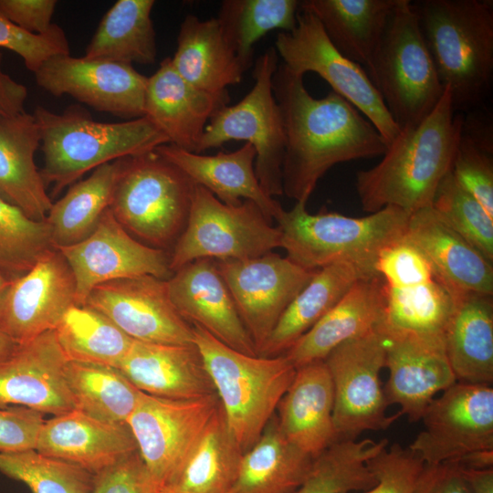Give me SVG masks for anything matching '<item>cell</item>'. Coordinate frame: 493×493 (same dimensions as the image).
<instances>
[{"label":"cell","mask_w":493,"mask_h":493,"mask_svg":"<svg viewBox=\"0 0 493 493\" xmlns=\"http://www.w3.org/2000/svg\"><path fill=\"white\" fill-rule=\"evenodd\" d=\"M68 361L118 368L133 340L87 305L70 307L54 330Z\"/></svg>","instance_id":"cell-42"},{"label":"cell","mask_w":493,"mask_h":493,"mask_svg":"<svg viewBox=\"0 0 493 493\" xmlns=\"http://www.w3.org/2000/svg\"><path fill=\"white\" fill-rule=\"evenodd\" d=\"M40 135L33 114L26 111L0 121V196L35 221H46L53 202L35 153Z\"/></svg>","instance_id":"cell-30"},{"label":"cell","mask_w":493,"mask_h":493,"mask_svg":"<svg viewBox=\"0 0 493 493\" xmlns=\"http://www.w3.org/2000/svg\"><path fill=\"white\" fill-rule=\"evenodd\" d=\"M12 279H13L12 278L8 277L7 275L0 271V302L5 291L9 288L12 282Z\"/></svg>","instance_id":"cell-59"},{"label":"cell","mask_w":493,"mask_h":493,"mask_svg":"<svg viewBox=\"0 0 493 493\" xmlns=\"http://www.w3.org/2000/svg\"><path fill=\"white\" fill-rule=\"evenodd\" d=\"M397 0H303L331 44L365 67L377 50Z\"/></svg>","instance_id":"cell-33"},{"label":"cell","mask_w":493,"mask_h":493,"mask_svg":"<svg viewBox=\"0 0 493 493\" xmlns=\"http://www.w3.org/2000/svg\"><path fill=\"white\" fill-rule=\"evenodd\" d=\"M153 0H118L105 13L85 49L86 58L132 65L153 64L157 56Z\"/></svg>","instance_id":"cell-37"},{"label":"cell","mask_w":493,"mask_h":493,"mask_svg":"<svg viewBox=\"0 0 493 493\" xmlns=\"http://www.w3.org/2000/svg\"><path fill=\"white\" fill-rule=\"evenodd\" d=\"M216 261L257 353L318 270L305 269L273 251L250 259Z\"/></svg>","instance_id":"cell-15"},{"label":"cell","mask_w":493,"mask_h":493,"mask_svg":"<svg viewBox=\"0 0 493 493\" xmlns=\"http://www.w3.org/2000/svg\"><path fill=\"white\" fill-rule=\"evenodd\" d=\"M334 395L333 424L338 440L356 439L365 431L387 429L402 414L388 415L381 372L385 342L380 326L333 349L323 360Z\"/></svg>","instance_id":"cell-12"},{"label":"cell","mask_w":493,"mask_h":493,"mask_svg":"<svg viewBox=\"0 0 493 493\" xmlns=\"http://www.w3.org/2000/svg\"><path fill=\"white\" fill-rule=\"evenodd\" d=\"M243 454L219 406L181 467L158 493H229Z\"/></svg>","instance_id":"cell-34"},{"label":"cell","mask_w":493,"mask_h":493,"mask_svg":"<svg viewBox=\"0 0 493 493\" xmlns=\"http://www.w3.org/2000/svg\"><path fill=\"white\" fill-rule=\"evenodd\" d=\"M384 332L424 336L444 335L454 304V293L437 278L408 286L384 284Z\"/></svg>","instance_id":"cell-40"},{"label":"cell","mask_w":493,"mask_h":493,"mask_svg":"<svg viewBox=\"0 0 493 493\" xmlns=\"http://www.w3.org/2000/svg\"><path fill=\"white\" fill-rule=\"evenodd\" d=\"M171 62L184 79L210 94L227 93V87L240 83L245 72L216 17L186 16Z\"/></svg>","instance_id":"cell-32"},{"label":"cell","mask_w":493,"mask_h":493,"mask_svg":"<svg viewBox=\"0 0 493 493\" xmlns=\"http://www.w3.org/2000/svg\"><path fill=\"white\" fill-rule=\"evenodd\" d=\"M252 201L227 205L194 187L186 226L170 254L173 272L200 258L245 260L281 246V232Z\"/></svg>","instance_id":"cell-9"},{"label":"cell","mask_w":493,"mask_h":493,"mask_svg":"<svg viewBox=\"0 0 493 493\" xmlns=\"http://www.w3.org/2000/svg\"><path fill=\"white\" fill-rule=\"evenodd\" d=\"M138 451L94 476L92 493H158Z\"/></svg>","instance_id":"cell-51"},{"label":"cell","mask_w":493,"mask_h":493,"mask_svg":"<svg viewBox=\"0 0 493 493\" xmlns=\"http://www.w3.org/2000/svg\"><path fill=\"white\" fill-rule=\"evenodd\" d=\"M375 485L361 493H414L423 460L399 444L385 447L368 462Z\"/></svg>","instance_id":"cell-49"},{"label":"cell","mask_w":493,"mask_h":493,"mask_svg":"<svg viewBox=\"0 0 493 493\" xmlns=\"http://www.w3.org/2000/svg\"><path fill=\"white\" fill-rule=\"evenodd\" d=\"M299 0H225L217 15L223 35L245 72L254 64V46L268 32L292 31Z\"/></svg>","instance_id":"cell-43"},{"label":"cell","mask_w":493,"mask_h":493,"mask_svg":"<svg viewBox=\"0 0 493 493\" xmlns=\"http://www.w3.org/2000/svg\"><path fill=\"white\" fill-rule=\"evenodd\" d=\"M58 250L73 273L77 305H84L90 291L105 282L143 275L167 280L173 274L170 254L131 236L110 208L89 237Z\"/></svg>","instance_id":"cell-17"},{"label":"cell","mask_w":493,"mask_h":493,"mask_svg":"<svg viewBox=\"0 0 493 493\" xmlns=\"http://www.w3.org/2000/svg\"><path fill=\"white\" fill-rule=\"evenodd\" d=\"M118 369L136 388L150 395L194 399L215 393L194 344L133 341Z\"/></svg>","instance_id":"cell-27"},{"label":"cell","mask_w":493,"mask_h":493,"mask_svg":"<svg viewBox=\"0 0 493 493\" xmlns=\"http://www.w3.org/2000/svg\"><path fill=\"white\" fill-rule=\"evenodd\" d=\"M333 404V386L325 362L300 366L278 404V427L293 446L314 458L338 440Z\"/></svg>","instance_id":"cell-28"},{"label":"cell","mask_w":493,"mask_h":493,"mask_svg":"<svg viewBox=\"0 0 493 493\" xmlns=\"http://www.w3.org/2000/svg\"><path fill=\"white\" fill-rule=\"evenodd\" d=\"M388 446V440L340 439L312 459L294 493H351L372 488L375 477L367 462Z\"/></svg>","instance_id":"cell-41"},{"label":"cell","mask_w":493,"mask_h":493,"mask_svg":"<svg viewBox=\"0 0 493 493\" xmlns=\"http://www.w3.org/2000/svg\"><path fill=\"white\" fill-rule=\"evenodd\" d=\"M404 237L425 256L453 293L493 295V263L447 226L432 206L410 215Z\"/></svg>","instance_id":"cell-25"},{"label":"cell","mask_w":493,"mask_h":493,"mask_svg":"<svg viewBox=\"0 0 493 493\" xmlns=\"http://www.w3.org/2000/svg\"><path fill=\"white\" fill-rule=\"evenodd\" d=\"M445 346L456 382L492 385L493 295L454 293Z\"/></svg>","instance_id":"cell-31"},{"label":"cell","mask_w":493,"mask_h":493,"mask_svg":"<svg viewBox=\"0 0 493 493\" xmlns=\"http://www.w3.org/2000/svg\"><path fill=\"white\" fill-rule=\"evenodd\" d=\"M0 47L15 52L26 68L36 73L49 58L70 54L68 40L64 30L57 24L44 34H32L0 14Z\"/></svg>","instance_id":"cell-47"},{"label":"cell","mask_w":493,"mask_h":493,"mask_svg":"<svg viewBox=\"0 0 493 493\" xmlns=\"http://www.w3.org/2000/svg\"><path fill=\"white\" fill-rule=\"evenodd\" d=\"M0 472L23 482L31 493H92L94 476L36 449L0 453Z\"/></svg>","instance_id":"cell-44"},{"label":"cell","mask_w":493,"mask_h":493,"mask_svg":"<svg viewBox=\"0 0 493 493\" xmlns=\"http://www.w3.org/2000/svg\"><path fill=\"white\" fill-rule=\"evenodd\" d=\"M34 74L37 85L53 96L69 95L124 119L144 117L148 77L132 65L67 54L49 58Z\"/></svg>","instance_id":"cell-18"},{"label":"cell","mask_w":493,"mask_h":493,"mask_svg":"<svg viewBox=\"0 0 493 493\" xmlns=\"http://www.w3.org/2000/svg\"><path fill=\"white\" fill-rule=\"evenodd\" d=\"M118 161L112 215L144 245L173 248L186 226L195 184L155 150Z\"/></svg>","instance_id":"cell-7"},{"label":"cell","mask_w":493,"mask_h":493,"mask_svg":"<svg viewBox=\"0 0 493 493\" xmlns=\"http://www.w3.org/2000/svg\"><path fill=\"white\" fill-rule=\"evenodd\" d=\"M118 170V160L97 167L53 203L46 222L54 248L78 244L94 232L110 206Z\"/></svg>","instance_id":"cell-38"},{"label":"cell","mask_w":493,"mask_h":493,"mask_svg":"<svg viewBox=\"0 0 493 493\" xmlns=\"http://www.w3.org/2000/svg\"><path fill=\"white\" fill-rule=\"evenodd\" d=\"M167 283L173 304L187 322L234 350L257 355L215 259L189 262L175 270Z\"/></svg>","instance_id":"cell-22"},{"label":"cell","mask_w":493,"mask_h":493,"mask_svg":"<svg viewBox=\"0 0 493 493\" xmlns=\"http://www.w3.org/2000/svg\"><path fill=\"white\" fill-rule=\"evenodd\" d=\"M100 311L133 341L194 344L193 326L173 304L166 279L152 275L96 286L85 304Z\"/></svg>","instance_id":"cell-16"},{"label":"cell","mask_w":493,"mask_h":493,"mask_svg":"<svg viewBox=\"0 0 493 493\" xmlns=\"http://www.w3.org/2000/svg\"><path fill=\"white\" fill-rule=\"evenodd\" d=\"M414 493H472L461 467L456 462L425 465Z\"/></svg>","instance_id":"cell-54"},{"label":"cell","mask_w":493,"mask_h":493,"mask_svg":"<svg viewBox=\"0 0 493 493\" xmlns=\"http://www.w3.org/2000/svg\"><path fill=\"white\" fill-rule=\"evenodd\" d=\"M2 58L0 52V121L24 112L28 95L25 85L4 72Z\"/></svg>","instance_id":"cell-55"},{"label":"cell","mask_w":493,"mask_h":493,"mask_svg":"<svg viewBox=\"0 0 493 493\" xmlns=\"http://www.w3.org/2000/svg\"><path fill=\"white\" fill-rule=\"evenodd\" d=\"M375 272L390 287H408L434 279L430 263L421 250L404 236L379 253Z\"/></svg>","instance_id":"cell-50"},{"label":"cell","mask_w":493,"mask_h":493,"mask_svg":"<svg viewBox=\"0 0 493 493\" xmlns=\"http://www.w3.org/2000/svg\"><path fill=\"white\" fill-rule=\"evenodd\" d=\"M414 5L455 111L477 108L488 96L493 79V2L425 0Z\"/></svg>","instance_id":"cell-3"},{"label":"cell","mask_w":493,"mask_h":493,"mask_svg":"<svg viewBox=\"0 0 493 493\" xmlns=\"http://www.w3.org/2000/svg\"><path fill=\"white\" fill-rule=\"evenodd\" d=\"M381 331L385 342V367L389 371L384 387L387 402L399 405L400 412L410 422H417L436 395L456 383L444 335Z\"/></svg>","instance_id":"cell-20"},{"label":"cell","mask_w":493,"mask_h":493,"mask_svg":"<svg viewBox=\"0 0 493 493\" xmlns=\"http://www.w3.org/2000/svg\"><path fill=\"white\" fill-rule=\"evenodd\" d=\"M64 373L76 410L104 422L127 424L142 392L118 368L68 361Z\"/></svg>","instance_id":"cell-39"},{"label":"cell","mask_w":493,"mask_h":493,"mask_svg":"<svg viewBox=\"0 0 493 493\" xmlns=\"http://www.w3.org/2000/svg\"><path fill=\"white\" fill-rule=\"evenodd\" d=\"M275 49L283 64L303 75L314 72L352 104L376 128L389 144L400 127L388 111L381 95L362 66L342 55L330 41L318 18L299 6L297 25L279 32Z\"/></svg>","instance_id":"cell-11"},{"label":"cell","mask_w":493,"mask_h":493,"mask_svg":"<svg viewBox=\"0 0 493 493\" xmlns=\"http://www.w3.org/2000/svg\"><path fill=\"white\" fill-rule=\"evenodd\" d=\"M228 102V93L210 94L191 85L176 72L171 58H166L148 77L144 117L170 144L198 153L209 120Z\"/></svg>","instance_id":"cell-23"},{"label":"cell","mask_w":493,"mask_h":493,"mask_svg":"<svg viewBox=\"0 0 493 493\" xmlns=\"http://www.w3.org/2000/svg\"><path fill=\"white\" fill-rule=\"evenodd\" d=\"M366 68L400 129L425 118L445 90L415 5L409 0H397L381 43Z\"/></svg>","instance_id":"cell-8"},{"label":"cell","mask_w":493,"mask_h":493,"mask_svg":"<svg viewBox=\"0 0 493 493\" xmlns=\"http://www.w3.org/2000/svg\"><path fill=\"white\" fill-rule=\"evenodd\" d=\"M464 114L456 112L450 91L416 124L400 129L383 159L356 173V191L364 211L393 206L410 214L432 205L436 190L451 171Z\"/></svg>","instance_id":"cell-2"},{"label":"cell","mask_w":493,"mask_h":493,"mask_svg":"<svg viewBox=\"0 0 493 493\" xmlns=\"http://www.w3.org/2000/svg\"><path fill=\"white\" fill-rule=\"evenodd\" d=\"M17 343L0 330V362L8 358L16 349Z\"/></svg>","instance_id":"cell-58"},{"label":"cell","mask_w":493,"mask_h":493,"mask_svg":"<svg viewBox=\"0 0 493 493\" xmlns=\"http://www.w3.org/2000/svg\"><path fill=\"white\" fill-rule=\"evenodd\" d=\"M36 450L96 476L138 448L127 424L104 422L74 409L45 420Z\"/></svg>","instance_id":"cell-24"},{"label":"cell","mask_w":493,"mask_h":493,"mask_svg":"<svg viewBox=\"0 0 493 493\" xmlns=\"http://www.w3.org/2000/svg\"><path fill=\"white\" fill-rule=\"evenodd\" d=\"M76 304V284L57 248L46 252L25 274L15 278L0 302V330L17 344L54 330Z\"/></svg>","instance_id":"cell-19"},{"label":"cell","mask_w":493,"mask_h":493,"mask_svg":"<svg viewBox=\"0 0 493 493\" xmlns=\"http://www.w3.org/2000/svg\"><path fill=\"white\" fill-rule=\"evenodd\" d=\"M193 326L194 344L212 382L226 425L243 452L260 438L296 368L284 355H248Z\"/></svg>","instance_id":"cell-6"},{"label":"cell","mask_w":493,"mask_h":493,"mask_svg":"<svg viewBox=\"0 0 493 493\" xmlns=\"http://www.w3.org/2000/svg\"><path fill=\"white\" fill-rule=\"evenodd\" d=\"M431 206L447 226L493 263V218L456 182L451 171L439 184Z\"/></svg>","instance_id":"cell-46"},{"label":"cell","mask_w":493,"mask_h":493,"mask_svg":"<svg viewBox=\"0 0 493 493\" xmlns=\"http://www.w3.org/2000/svg\"><path fill=\"white\" fill-rule=\"evenodd\" d=\"M367 277L372 276H366L356 267L346 263L318 269L286 309L257 354L265 357L284 354L338 303L357 280Z\"/></svg>","instance_id":"cell-35"},{"label":"cell","mask_w":493,"mask_h":493,"mask_svg":"<svg viewBox=\"0 0 493 493\" xmlns=\"http://www.w3.org/2000/svg\"><path fill=\"white\" fill-rule=\"evenodd\" d=\"M462 133L482 149L493 152L492 124L488 112L476 110L464 115Z\"/></svg>","instance_id":"cell-56"},{"label":"cell","mask_w":493,"mask_h":493,"mask_svg":"<svg viewBox=\"0 0 493 493\" xmlns=\"http://www.w3.org/2000/svg\"><path fill=\"white\" fill-rule=\"evenodd\" d=\"M56 0H0V14L32 34L47 32L54 23Z\"/></svg>","instance_id":"cell-53"},{"label":"cell","mask_w":493,"mask_h":493,"mask_svg":"<svg viewBox=\"0 0 493 493\" xmlns=\"http://www.w3.org/2000/svg\"><path fill=\"white\" fill-rule=\"evenodd\" d=\"M384 282L379 276L362 278L284 355L297 369L323 361L341 343L376 330L383 322Z\"/></svg>","instance_id":"cell-29"},{"label":"cell","mask_w":493,"mask_h":493,"mask_svg":"<svg viewBox=\"0 0 493 493\" xmlns=\"http://www.w3.org/2000/svg\"><path fill=\"white\" fill-rule=\"evenodd\" d=\"M219 406L216 393L169 399L142 392L127 425L159 488L181 467Z\"/></svg>","instance_id":"cell-13"},{"label":"cell","mask_w":493,"mask_h":493,"mask_svg":"<svg viewBox=\"0 0 493 493\" xmlns=\"http://www.w3.org/2000/svg\"><path fill=\"white\" fill-rule=\"evenodd\" d=\"M67 362L54 330L18 344L0 362V407L25 406L53 416L74 410Z\"/></svg>","instance_id":"cell-21"},{"label":"cell","mask_w":493,"mask_h":493,"mask_svg":"<svg viewBox=\"0 0 493 493\" xmlns=\"http://www.w3.org/2000/svg\"><path fill=\"white\" fill-rule=\"evenodd\" d=\"M54 248L46 221H35L0 196V271L15 278Z\"/></svg>","instance_id":"cell-45"},{"label":"cell","mask_w":493,"mask_h":493,"mask_svg":"<svg viewBox=\"0 0 493 493\" xmlns=\"http://www.w3.org/2000/svg\"><path fill=\"white\" fill-rule=\"evenodd\" d=\"M461 470L472 493H493V467L485 469L461 467Z\"/></svg>","instance_id":"cell-57"},{"label":"cell","mask_w":493,"mask_h":493,"mask_svg":"<svg viewBox=\"0 0 493 493\" xmlns=\"http://www.w3.org/2000/svg\"><path fill=\"white\" fill-rule=\"evenodd\" d=\"M306 205L296 202L276 220L286 257L309 270L351 264L366 276L378 275L374 265L379 253L404 236L411 215L386 206L363 217H351L325 210L309 214Z\"/></svg>","instance_id":"cell-5"},{"label":"cell","mask_w":493,"mask_h":493,"mask_svg":"<svg viewBox=\"0 0 493 493\" xmlns=\"http://www.w3.org/2000/svg\"><path fill=\"white\" fill-rule=\"evenodd\" d=\"M33 115L44 154L40 173L46 186H52V194L102 164L169 143L146 117L101 122L74 105L61 113L37 106Z\"/></svg>","instance_id":"cell-4"},{"label":"cell","mask_w":493,"mask_h":493,"mask_svg":"<svg viewBox=\"0 0 493 493\" xmlns=\"http://www.w3.org/2000/svg\"><path fill=\"white\" fill-rule=\"evenodd\" d=\"M312 459L284 436L272 418L260 438L244 452L229 493H294Z\"/></svg>","instance_id":"cell-36"},{"label":"cell","mask_w":493,"mask_h":493,"mask_svg":"<svg viewBox=\"0 0 493 493\" xmlns=\"http://www.w3.org/2000/svg\"><path fill=\"white\" fill-rule=\"evenodd\" d=\"M492 385L456 382L435 397L408 448L425 465L457 462L493 451Z\"/></svg>","instance_id":"cell-14"},{"label":"cell","mask_w":493,"mask_h":493,"mask_svg":"<svg viewBox=\"0 0 493 493\" xmlns=\"http://www.w3.org/2000/svg\"><path fill=\"white\" fill-rule=\"evenodd\" d=\"M155 151L194 184L203 186L227 205L252 201L271 221L277 220L284 210L262 189L255 172L257 152L248 142L234 152H220L215 155L188 152L170 143Z\"/></svg>","instance_id":"cell-26"},{"label":"cell","mask_w":493,"mask_h":493,"mask_svg":"<svg viewBox=\"0 0 493 493\" xmlns=\"http://www.w3.org/2000/svg\"><path fill=\"white\" fill-rule=\"evenodd\" d=\"M44 414L19 405L0 407V453L36 449Z\"/></svg>","instance_id":"cell-52"},{"label":"cell","mask_w":493,"mask_h":493,"mask_svg":"<svg viewBox=\"0 0 493 493\" xmlns=\"http://www.w3.org/2000/svg\"><path fill=\"white\" fill-rule=\"evenodd\" d=\"M492 153L461 133L451 173L456 182L471 194L493 218Z\"/></svg>","instance_id":"cell-48"},{"label":"cell","mask_w":493,"mask_h":493,"mask_svg":"<svg viewBox=\"0 0 493 493\" xmlns=\"http://www.w3.org/2000/svg\"><path fill=\"white\" fill-rule=\"evenodd\" d=\"M285 134L283 194L299 203L308 200L320 179L334 165L383 155L388 144L372 123L335 93L314 98L303 75L283 63L272 78Z\"/></svg>","instance_id":"cell-1"},{"label":"cell","mask_w":493,"mask_h":493,"mask_svg":"<svg viewBox=\"0 0 493 493\" xmlns=\"http://www.w3.org/2000/svg\"><path fill=\"white\" fill-rule=\"evenodd\" d=\"M278 67L275 47L267 48L255 61V84L236 104L223 106L209 120L198 153L230 141H245L256 152L255 172L267 194L282 195V163L285 134L279 107L272 89Z\"/></svg>","instance_id":"cell-10"}]
</instances>
